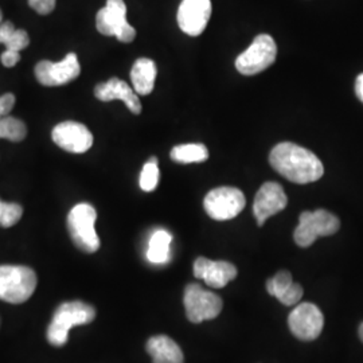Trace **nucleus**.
<instances>
[{
  "label": "nucleus",
  "instance_id": "nucleus-1",
  "mask_svg": "<svg viewBox=\"0 0 363 363\" xmlns=\"http://www.w3.org/2000/svg\"><path fill=\"white\" fill-rule=\"evenodd\" d=\"M269 163L281 177L298 184L319 181L325 174L323 163L318 156L310 150L289 142L274 145Z\"/></svg>",
  "mask_w": 363,
  "mask_h": 363
},
{
  "label": "nucleus",
  "instance_id": "nucleus-2",
  "mask_svg": "<svg viewBox=\"0 0 363 363\" xmlns=\"http://www.w3.org/2000/svg\"><path fill=\"white\" fill-rule=\"evenodd\" d=\"M96 318V310L84 301H69L61 304L52 315L48 327L49 343L61 347L66 345L69 331L74 325H89Z\"/></svg>",
  "mask_w": 363,
  "mask_h": 363
},
{
  "label": "nucleus",
  "instance_id": "nucleus-3",
  "mask_svg": "<svg viewBox=\"0 0 363 363\" xmlns=\"http://www.w3.org/2000/svg\"><path fill=\"white\" fill-rule=\"evenodd\" d=\"M37 288V274L23 265L0 267V298L11 304H21L31 298Z\"/></svg>",
  "mask_w": 363,
  "mask_h": 363
},
{
  "label": "nucleus",
  "instance_id": "nucleus-4",
  "mask_svg": "<svg viewBox=\"0 0 363 363\" xmlns=\"http://www.w3.org/2000/svg\"><path fill=\"white\" fill-rule=\"evenodd\" d=\"M96 208L89 203H78L67 216V230L74 245L85 252L94 253L100 249V238L96 233Z\"/></svg>",
  "mask_w": 363,
  "mask_h": 363
},
{
  "label": "nucleus",
  "instance_id": "nucleus-5",
  "mask_svg": "<svg viewBox=\"0 0 363 363\" xmlns=\"http://www.w3.org/2000/svg\"><path fill=\"white\" fill-rule=\"evenodd\" d=\"M340 228V220L337 216L327 210L303 211L298 217V228L294 238L300 247H311L319 237H328L337 233Z\"/></svg>",
  "mask_w": 363,
  "mask_h": 363
},
{
  "label": "nucleus",
  "instance_id": "nucleus-6",
  "mask_svg": "<svg viewBox=\"0 0 363 363\" xmlns=\"http://www.w3.org/2000/svg\"><path fill=\"white\" fill-rule=\"evenodd\" d=\"M277 57L274 39L268 34L257 35L245 52L235 60V69L244 76H255L272 66Z\"/></svg>",
  "mask_w": 363,
  "mask_h": 363
},
{
  "label": "nucleus",
  "instance_id": "nucleus-7",
  "mask_svg": "<svg viewBox=\"0 0 363 363\" xmlns=\"http://www.w3.org/2000/svg\"><path fill=\"white\" fill-rule=\"evenodd\" d=\"M96 26L103 35L116 37L123 43H130L136 37V30L127 21L124 0H108L96 16Z\"/></svg>",
  "mask_w": 363,
  "mask_h": 363
},
{
  "label": "nucleus",
  "instance_id": "nucleus-8",
  "mask_svg": "<svg viewBox=\"0 0 363 363\" xmlns=\"http://www.w3.org/2000/svg\"><path fill=\"white\" fill-rule=\"evenodd\" d=\"M247 205L245 195L235 187L213 189L203 201L208 217L216 220H229L235 218Z\"/></svg>",
  "mask_w": 363,
  "mask_h": 363
},
{
  "label": "nucleus",
  "instance_id": "nucleus-9",
  "mask_svg": "<svg viewBox=\"0 0 363 363\" xmlns=\"http://www.w3.org/2000/svg\"><path fill=\"white\" fill-rule=\"evenodd\" d=\"M183 303L187 319L191 323H202L217 318L222 311V300L214 292L198 284H189L184 289Z\"/></svg>",
  "mask_w": 363,
  "mask_h": 363
},
{
  "label": "nucleus",
  "instance_id": "nucleus-10",
  "mask_svg": "<svg viewBox=\"0 0 363 363\" xmlns=\"http://www.w3.org/2000/svg\"><path fill=\"white\" fill-rule=\"evenodd\" d=\"M288 325L295 337L300 340L310 342L322 334L325 318L315 304L303 303L289 313Z\"/></svg>",
  "mask_w": 363,
  "mask_h": 363
},
{
  "label": "nucleus",
  "instance_id": "nucleus-11",
  "mask_svg": "<svg viewBox=\"0 0 363 363\" xmlns=\"http://www.w3.org/2000/svg\"><path fill=\"white\" fill-rule=\"evenodd\" d=\"M81 73L77 54L69 52L61 62L40 61L35 66V77L40 85L61 86L74 81Z\"/></svg>",
  "mask_w": 363,
  "mask_h": 363
},
{
  "label": "nucleus",
  "instance_id": "nucleus-12",
  "mask_svg": "<svg viewBox=\"0 0 363 363\" xmlns=\"http://www.w3.org/2000/svg\"><path fill=\"white\" fill-rule=\"evenodd\" d=\"M52 142L72 154H84L93 145V135L84 124L64 121L55 125L52 132Z\"/></svg>",
  "mask_w": 363,
  "mask_h": 363
},
{
  "label": "nucleus",
  "instance_id": "nucleus-13",
  "mask_svg": "<svg viewBox=\"0 0 363 363\" xmlns=\"http://www.w3.org/2000/svg\"><path fill=\"white\" fill-rule=\"evenodd\" d=\"M288 205L284 189L281 184L276 182H267L259 187L255 203H253V214L257 220V225L262 226L265 220L283 211Z\"/></svg>",
  "mask_w": 363,
  "mask_h": 363
},
{
  "label": "nucleus",
  "instance_id": "nucleus-14",
  "mask_svg": "<svg viewBox=\"0 0 363 363\" xmlns=\"http://www.w3.org/2000/svg\"><path fill=\"white\" fill-rule=\"evenodd\" d=\"M211 15L210 0H182L178 10V25L190 37L201 35Z\"/></svg>",
  "mask_w": 363,
  "mask_h": 363
},
{
  "label": "nucleus",
  "instance_id": "nucleus-15",
  "mask_svg": "<svg viewBox=\"0 0 363 363\" xmlns=\"http://www.w3.org/2000/svg\"><path fill=\"white\" fill-rule=\"evenodd\" d=\"M193 272L195 277L202 279L211 288H223L237 277V268L232 262L211 261L205 257L195 259Z\"/></svg>",
  "mask_w": 363,
  "mask_h": 363
},
{
  "label": "nucleus",
  "instance_id": "nucleus-16",
  "mask_svg": "<svg viewBox=\"0 0 363 363\" xmlns=\"http://www.w3.org/2000/svg\"><path fill=\"white\" fill-rule=\"evenodd\" d=\"M94 96L104 103L121 100L133 115L142 113V103L139 96L125 81L120 78H111L103 84H99L94 88Z\"/></svg>",
  "mask_w": 363,
  "mask_h": 363
},
{
  "label": "nucleus",
  "instance_id": "nucleus-17",
  "mask_svg": "<svg viewBox=\"0 0 363 363\" xmlns=\"http://www.w3.org/2000/svg\"><path fill=\"white\" fill-rule=\"evenodd\" d=\"M147 352L154 363H184L181 347L175 340L166 335H157L148 339Z\"/></svg>",
  "mask_w": 363,
  "mask_h": 363
},
{
  "label": "nucleus",
  "instance_id": "nucleus-18",
  "mask_svg": "<svg viewBox=\"0 0 363 363\" xmlns=\"http://www.w3.org/2000/svg\"><path fill=\"white\" fill-rule=\"evenodd\" d=\"M155 62L150 58H139L130 70V81L136 94L147 96L155 88Z\"/></svg>",
  "mask_w": 363,
  "mask_h": 363
},
{
  "label": "nucleus",
  "instance_id": "nucleus-19",
  "mask_svg": "<svg viewBox=\"0 0 363 363\" xmlns=\"http://www.w3.org/2000/svg\"><path fill=\"white\" fill-rule=\"evenodd\" d=\"M172 235L167 230H156L151 235L148 249H147V259L152 264H164L169 259V247H171Z\"/></svg>",
  "mask_w": 363,
  "mask_h": 363
},
{
  "label": "nucleus",
  "instance_id": "nucleus-20",
  "mask_svg": "<svg viewBox=\"0 0 363 363\" xmlns=\"http://www.w3.org/2000/svg\"><path fill=\"white\" fill-rule=\"evenodd\" d=\"M171 159L177 163H202L208 159L206 145L199 143L181 144L171 150Z\"/></svg>",
  "mask_w": 363,
  "mask_h": 363
},
{
  "label": "nucleus",
  "instance_id": "nucleus-21",
  "mask_svg": "<svg viewBox=\"0 0 363 363\" xmlns=\"http://www.w3.org/2000/svg\"><path fill=\"white\" fill-rule=\"evenodd\" d=\"M27 136L26 124L15 117L6 116L0 118V139L10 142H22Z\"/></svg>",
  "mask_w": 363,
  "mask_h": 363
},
{
  "label": "nucleus",
  "instance_id": "nucleus-22",
  "mask_svg": "<svg viewBox=\"0 0 363 363\" xmlns=\"http://www.w3.org/2000/svg\"><path fill=\"white\" fill-rule=\"evenodd\" d=\"M159 183V167H157V159L152 156L145 164H144L142 174H140V187L145 193L154 191Z\"/></svg>",
  "mask_w": 363,
  "mask_h": 363
},
{
  "label": "nucleus",
  "instance_id": "nucleus-23",
  "mask_svg": "<svg viewBox=\"0 0 363 363\" xmlns=\"http://www.w3.org/2000/svg\"><path fill=\"white\" fill-rule=\"evenodd\" d=\"M292 284H294L292 274L288 271H280L267 281V291L271 296L279 298Z\"/></svg>",
  "mask_w": 363,
  "mask_h": 363
},
{
  "label": "nucleus",
  "instance_id": "nucleus-24",
  "mask_svg": "<svg viewBox=\"0 0 363 363\" xmlns=\"http://www.w3.org/2000/svg\"><path fill=\"white\" fill-rule=\"evenodd\" d=\"M23 208L18 203H6L0 201V226L11 228L22 218Z\"/></svg>",
  "mask_w": 363,
  "mask_h": 363
},
{
  "label": "nucleus",
  "instance_id": "nucleus-25",
  "mask_svg": "<svg viewBox=\"0 0 363 363\" xmlns=\"http://www.w3.org/2000/svg\"><path fill=\"white\" fill-rule=\"evenodd\" d=\"M30 43V38L25 30H15L11 38L7 40V43L4 45L7 50H13V52H21L23 49H26Z\"/></svg>",
  "mask_w": 363,
  "mask_h": 363
},
{
  "label": "nucleus",
  "instance_id": "nucleus-26",
  "mask_svg": "<svg viewBox=\"0 0 363 363\" xmlns=\"http://www.w3.org/2000/svg\"><path fill=\"white\" fill-rule=\"evenodd\" d=\"M303 294H304L303 286H300V284H296V283H294V284L289 286L286 292L279 298V300H280L284 306H295V304H298V301H300V298H303Z\"/></svg>",
  "mask_w": 363,
  "mask_h": 363
},
{
  "label": "nucleus",
  "instance_id": "nucleus-27",
  "mask_svg": "<svg viewBox=\"0 0 363 363\" xmlns=\"http://www.w3.org/2000/svg\"><path fill=\"white\" fill-rule=\"evenodd\" d=\"M28 6L39 15H48L55 9V0H28Z\"/></svg>",
  "mask_w": 363,
  "mask_h": 363
},
{
  "label": "nucleus",
  "instance_id": "nucleus-28",
  "mask_svg": "<svg viewBox=\"0 0 363 363\" xmlns=\"http://www.w3.org/2000/svg\"><path fill=\"white\" fill-rule=\"evenodd\" d=\"M15 105V96L11 93H6L0 97V118L9 116Z\"/></svg>",
  "mask_w": 363,
  "mask_h": 363
},
{
  "label": "nucleus",
  "instance_id": "nucleus-29",
  "mask_svg": "<svg viewBox=\"0 0 363 363\" xmlns=\"http://www.w3.org/2000/svg\"><path fill=\"white\" fill-rule=\"evenodd\" d=\"M0 60H1V64L6 67H13L19 62L21 54H19V52H13V50H6L1 54Z\"/></svg>",
  "mask_w": 363,
  "mask_h": 363
},
{
  "label": "nucleus",
  "instance_id": "nucleus-30",
  "mask_svg": "<svg viewBox=\"0 0 363 363\" xmlns=\"http://www.w3.org/2000/svg\"><path fill=\"white\" fill-rule=\"evenodd\" d=\"M15 30L16 28H15L11 22H3L0 25V43L6 45L7 40L11 38V35L15 33Z\"/></svg>",
  "mask_w": 363,
  "mask_h": 363
},
{
  "label": "nucleus",
  "instance_id": "nucleus-31",
  "mask_svg": "<svg viewBox=\"0 0 363 363\" xmlns=\"http://www.w3.org/2000/svg\"><path fill=\"white\" fill-rule=\"evenodd\" d=\"M355 93H357V97L363 103V73L359 74L355 81Z\"/></svg>",
  "mask_w": 363,
  "mask_h": 363
},
{
  "label": "nucleus",
  "instance_id": "nucleus-32",
  "mask_svg": "<svg viewBox=\"0 0 363 363\" xmlns=\"http://www.w3.org/2000/svg\"><path fill=\"white\" fill-rule=\"evenodd\" d=\"M359 337H361V339H362V342H363V323H362V325H361V327H359Z\"/></svg>",
  "mask_w": 363,
  "mask_h": 363
},
{
  "label": "nucleus",
  "instance_id": "nucleus-33",
  "mask_svg": "<svg viewBox=\"0 0 363 363\" xmlns=\"http://www.w3.org/2000/svg\"><path fill=\"white\" fill-rule=\"evenodd\" d=\"M3 23V15H1V11H0V25Z\"/></svg>",
  "mask_w": 363,
  "mask_h": 363
}]
</instances>
